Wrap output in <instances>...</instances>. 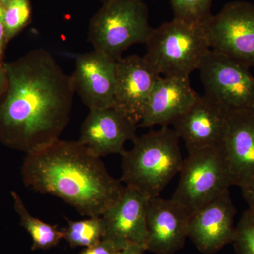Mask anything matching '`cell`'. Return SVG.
<instances>
[{"instance_id": "cell-23", "label": "cell", "mask_w": 254, "mask_h": 254, "mask_svg": "<svg viewBox=\"0 0 254 254\" xmlns=\"http://www.w3.org/2000/svg\"><path fill=\"white\" fill-rule=\"evenodd\" d=\"M119 250L111 241L103 239L91 247H87L78 254H120Z\"/></svg>"}, {"instance_id": "cell-18", "label": "cell", "mask_w": 254, "mask_h": 254, "mask_svg": "<svg viewBox=\"0 0 254 254\" xmlns=\"http://www.w3.org/2000/svg\"><path fill=\"white\" fill-rule=\"evenodd\" d=\"M11 194L15 210L20 218V224L29 233L33 240L32 250H47L56 247L64 239V230H60L56 225L46 223L33 216L19 195L15 191H11Z\"/></svg>"}, {"instance_id": "cell-21", "label": "cell", "mask_w": 254, "mask_h": 254, "mask_svg": "<svg viewBox=\"0 0 254 254\" xmlns=\"http://www.w3.org/2000/svg\"><path fill=\"white\" fill-rule=\"evenodd\" d=\"M3 18L8 41L12 39L29 22V0H9L2 6Z\"/></svg>"}, {"instance_id": "cell-10", "label": "cell", "mask_w": 254, "mask_h": 254, "mask_svg": "<svg viewBox=\"0 0 254 254\" xmlns=\"http://www.w3.org/2000/svg\"><path fill=\"white\" fill-rule=\"evenodd\" d=\"M149 197L139 190L125 186L118 200L102 215L104 237L119 250L129 245L145 247L146 213Z\"/></svg>"}, {"instance_id": "cell-17", "label": "cell", "mask_w": 254, "mask_h": 254, "mask_svg": "<svg viewBox=\"0 0 254 254\" xmlns=\"http://www.w3.org/2000/svg\"><path fill=\"white\" fill-rule=\"evenodd\" d=\"M200 96L190 86V77L160 76L150 93L138 127L173 125Z\"/></svg>"}, {"instance_id": "cell-29", "label": "cell", "mask_w": 254, "mask_h": 254, "mask_svg": "<svg viewBox=\"0 0 254 254\" xmlns=\"http://www.w3.org/2000/svg\"><path fill=\"white\" fill-rule=\"evenodd\" d=\"M102 1H103V2H104V3H106V2H108V1H109L110 0H102Z\"/></svg>"}, {"instance_id": "cell-9", "label": "cell", "mask_w": 254, "mask_h": 254, "mask_svg": "<svg viewBox=\"0 0 254 254\" xmlns=\"http://www.w3.org/2000/svg\"><path fill=\"white\" fill-rule=\"evenodd\" d=\"M160 76L144 57L131 55L122 58L117 63L113 107L138 125L150 93Z\"/></svg>"}, {"instance_id": "cell-8", "label": "cell", "mask_w": 254, "mask_h": 254, "mask_svg": "<svg viewBox=\"0 0 254 254\" xmlns=\"http://www.w3.org/2000/svg\"><path fill=\"white\" fill-rule=\"evenodd\" d=\"M210 49L254 67V5L233 1L205 24Z\"/></svg>"}, {"instance_id": "cell-3", "label": "cell", "mask_w": 254, "mask_h": 254, "mask_svg": "<svg viewBox=\"0 0 254 254\" xmlns=\"http://www.w3.org/2000/svg\"><path fill=\"white\" fill-rule=\"evenodd\" d=\"M180 139L168 126L136 136L133 148L122 155L120 180L149 198L159 196L182 168Z\"/></svg>"}, {"instance_id": "cell-20", "label": "cell", "mask_w": 254, "mask_h": 254, "mask_svg": "<svg viewBox=\"0 0 254 254\" xmlns=\"http://www.w3.org/2000/svg\"><path fill=\"white\" fill-rule=\"evenodd\" d=\"M213 0H170L174 18L185 22L204 24L213 15Z\"/></svg>"}, {"instance_id": "cell-16", "label": "cell", "mask_w": 254, "mask_h": 254, "mask_svg": "<svg viewBox=\"0 0 254 254\" xmlns=\"http://www.w3.org/2000/svg\"><path fill=\"white\" fill-rule=\"evenodd\" d=\"M224 153L232 186L240 187L254 175V111L227 112Z\"/></svg>"}, {"instance_id": "cell-1", "label": "cell", "mask_w": 254, "mask_h": 254, "mask_svg": "<svg viewBox=\"0 0 254 254\" xmlns=\"http://www.w3.org/2000/svg\"><path fill=\"white\" fill-rule=\"evenodd\" d=\"M5 66L9 83L0 98V142L28 153L60 139L72 110L71 75L42 48Z\"/></svg>"}, {"instance_id": "cell-30", "label": "cell", "mask_w": 254, "mask_h": 254, "mask_svg": "<svg viewBox=\"0 0 254 254\" xmlns=\"http://www.w3.org/2000/svg\"></svg>"}, {"instance_id": "cell-12", "label": "cell", "mask_w": 254, "mask_h": 254, "mask_svg": "<svg viewBox=\"0 0 254 254\" xmlns=\"http://www.w3.org/2000/svg\"><path fill=\"white\" fill-rule=\"evenodd\" d=\"M235 215L227 190L190 215L188 238L202 253H217L233 242Z\"/></svg>"}, {"instance_id": "cell-2", "label": "cell", "mask_w": 254, "mask_h": 254, "mask_svg": "<svg viewBox=\"0 0 254 254\" xmlns=\"http://www.w3.org/2000/svg\"><path fill=\"white\" fill-rule=\"evenodd\" d=\"M21 175L26 187L58 197L88 217L102 216L125 187L79 141L58 139L26 153Z\"/></svg>"}, {"instance_id": "cell-28", "label": "cell", "mask_w": 254, "mask_h": 254, "mask_svg": "<svg viewBox=\"0 0 254 254\" xmlns=\"http://www.w3.org/2000/svg\"><path fill=\"white\" fill-rule=\"evenodd\" d=\"M9 1V0H0V4H1V6H4V5L6 4Z\"/></svg>"}, {"instance_id": "cell-19", "label": "cell", "mask_w": 254, "mask_h": 254, "mask_svg": "<svg viewBox=\"0 0 254 254\" xmlns=\"http://www.w3.org/2000/svg\"><path fill=\"white\" fill-rule=\"evenodd\" d=\"M104 232V223L101 216L89 217L78 221L68 220V226L64 230V239L72 248H87L103 240Z\"/></svg>"}, {"instance_id": "cell-26", "label": "cell", "mask_w": 254, "mask_h": 254, "mask_svg": "<svg viewBox=\"0 0 254 254\" xmlns=\"http://www.w3.org/2000/svg\"><path fill=\"white\" fill-rule=\"evenodd\" d=\"M9 83L7 70L5 63H0V98L4 95Z\"/></svg>"}, {"instance_id": "cell-4", "label": "cell", "mask_w": 254, "mask_h": 254, "mask_svg": "<svg viewBox=\"0 0 254 254\" xmlns=\"http://www.w3.org/2000/svg\"><path fill=\"white\" fill-rule=\"evenodd\" d=\"M205 24L174 18L153 28L143 57L160 75L190 77L210 50Z\"/></svg>"}, {"instance_id": "cell-14", "label": "cell", "mask_w": 254, "mask_h": 254, "mask_svg": "<svg viewBox=\"0 0 254 254\" xmlns=\"http://www.w3.org/2000/svg\"><path fill=\"white\" fill-rule=\"evenodd\" d=\"M138 125L114 107L90 110L81 128L79 141L95 156L123 155L127 141L136 136Z\"/></svg>"}, {"instance_id": "cell-22", "label": "cell", "mask_w": 254, "mask_h": 254, "mask_svg": "<svg viewBox=\"0 0 254 254\" xmlns=\"http://www.w3.org/2000/svg\"><path fill=\"white\" fill-rule=\"evenodd\" d=\"M236 254H254V210H246L235 226L233 242Z\"/></svg>"}, {"instance_id": "cell-7", "label": "cell", "mask_w": 254, "mask_h": 254, "mask_svg": "<svg viewBox=\"0 0 254 254\" xmlns=\"http://www.w3.org/2000/svg\"><path fill=\"white\" fill-rule=\"evenodd\" d=\"M250 68L210 49L198 68L205 96L227 112L254 110V77Z\"/></svg>"}, {"instance_id": "cell-24", "label": "cell", "mask_w": 254, "mask_h": 254, "mask_svg": "<svg viewBox=\"0 0 254 254\" xmlns=\"http://www.w3.org/2000/svg\"><path fill=\"white\" fill-rule=\"evenodd\" d=\"M242 195L250 208L254 210V175L240 187Z\"/></svg>"}, {"instance_id": "cell-15", "label": "cell", "mask_w": 254, "mask_h": 254, "mask_svg": "<svg viewBox=\"0 0 254 254\" xmlns=\"http://www.w3.org/2000/svg\"><path fill=\"white\" fill-rule=\"evenodd\" d=\"M227 111L205 95L173 123L188 153L223 143Z\"/></svg>"}, {"instance_id": "cell-25", "label": "cell", "mask_w": 254, "mask_h": 254, "mask_svg": "<svg viewBox=\"0 0 254 254\" xmlns=\"http://www.w3.org/2000/svg\"><path fill=\"white\" fill-rule=\"evenodd\" d=\"M8 42L9 41L6 36L4 18H3V7L0 4V63H4L3 58H4L5 49H6Z\"/></svg>"}, {"instance_id": "cell-11", "label": "cell", "mask_w": 254, "mask_h": 254, "mask_svg": "<svg viewBox=\"0 0 254 254\" xmlns=\"http://www.w3.org/2000/svg\"><path fill=\"white\" fill-rule=\"evenodd\" d=\"M117 63L95 50L76 56V68L71 75L73 88L90 110L113 106Z\"/></svg>"}, {"instance_id": "cell-5", "label": "cell", "mask_w": 254, "mask_h": 254, "mask_svg": "<svg viewBox=\"0 0 254 254\" xmlns=\"http://www.w3.org/2000/svg\"><path fill=\"white\" fill-rule=\"evenodd\" d=\"M152 30L142 0H110L92 18L88 41L94 50L118 61L130 47L145 43Z\"/></svg>"}, {"instance_id": "cell-6", "label": "cell", "mask_w": 254, "mask_h": 254, "mask_svg": "<svg viewBox=\"0 0 254 254\" xmlns=\"http://www.w3.org/2000/svg\"><path fill=\"white\" fill-rule=\"evenodd\" d=\"M179 173L171 198L190 215L232 186L222 144L189 153Z\"/></svg>"}, {"instance_id": "cell-27", "label": "cell", "mask_w": 254, "mask_h": 254, "mask_svg": "<svg viewBox=\"0 0 254 254\" xmlns=\"http://www.w3.org/2000/svg\"><path fill=\"white\" fill-rule=\"evenodd\" d=\"M146 249L143 246L129 245L120 251V254H145Z\"/></svg>"}, {"instance_id": "cell-13", "label": "cell", "mask_w": 254, "mask_h": 254, "mask_svg": "<svg viewBox=\"0 0 254 254\" xmlns=\"http://www.w3.org/2000/svg\"><path fill=\"white\" fill-rule=\"evenodd\" d=\"M190 214L172 198H150L147 207L145 249L155 254H174L188 238Z\"/></svg>"}]
</instances>
